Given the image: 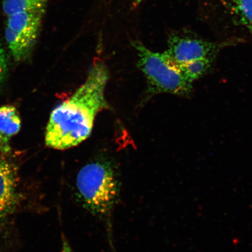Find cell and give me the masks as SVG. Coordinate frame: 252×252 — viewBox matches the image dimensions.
Segmentation results:
<instances>
[{
  "label": "cell",
  "instance_id": "5b68a950",
  "mask_svg": "<svg viewBox=\"0 0 252 252\" xmlns=\"http://www.w3.org/2000/svg\"><path fill=\"white\" fill-rule=\"evenodd\" d=\"M235 42H211L191 34L173 33L169 37L165 52L173 62L181 65L198 60H215L220 50Z\"/></svg>",
  "mask_w": 252,
  "mask_h": 252
},
{
  "label": "cell",
  "instance_id": "7a4b0ae2",
  "mask_svg": "<svg viewBox=\"0 0 252 252\" xmlns=\"http://www.w3.org/2000/svg\"><path fill=\"white\" fill-rule=\"evenodd\" d=\"M77 188L86 209L99 217L108 215L119 197L117 169L103 159L88 163L78 173Z\"/></svg>",
  "mask_w": 252,
  "mask_h": 252
},
{
  "label": "cell",
  "instance_id": "52a82bcc",
  "mask_svg": "<svg viewBox=\"0 0 252 252\" xmlns=\"http://www.w3.org/2000/svg\"><path fill=\"white\" fill-rule=\"evenodd\" d=\"M21 120L17 109L11 105L0 107V151L7 153L10 150L9 141L18 133Z\"/></svg>",
  "mask_w": 252,
  "mask_h": 252
},
{
  "label": "cell",
  "instance_id": "9c48e42d",
  "mask_svg": "<svg viewBox=\"0 0 252 252\" xmlns=\"http://www.w3.org/2000/svg\"><path fill=\"white\" fill-rule=\"evenodd\" d=\"M47 0H3L2 10L6 16L19 12H45Z\"/></svg>",
  "mask_w": 252,
  "mask_h": 252
},
{
  "label": "cell",
  "instance_id": "277c9868",
  "mask_svg": "<svg viewBox=\"0 0 252 252\" xmlns=\"http://www.w3.org/2000/svg\"><path fill=\"white\" fill-rule=\"evenodd\" d=\"M43 14L24 12L8 16L5 37L15 61H23L30 55L38 37Z\"/></svg>",
  "mask_w": 252,
  "mask_h": 252
},
{
  "label": "cell",
  "instance_id": "6da1fadb",
  "mask_svg": "<svg viewBox=\"0 0 252 252\" xmlns=\"http://www.w3.org/2000/svg\"><path fill=\"white\" fill-rule=\"evenodd\" d=\"M108 80L105 63L94 60L84 83L51 113L45 133L47 147L67 150L90 136L96 116L109 107L105 95Z\"/></svg>",
  "mask_w": 252,
  "mask_h": 252
},
{
  "label": "cell",
  "instance_id": "8992f818",
  "mask_svg": "<svg viewBox=\"0 0 252 252\" xmlns=\"http://www.w3.org/2000/svg\"><path fill=\"white\" fill-rule=\"evenodd\" d=\"M20 191L17 169L0 156V229L17 210L21 198Z\"/></svg>",
  "mask_w": 252,
  "mask_h": 252
},
{
  "label": "cell",
  "instance_id": "8fae6325",
  "mask_svg": "<svg viewBox=\"0 0 252 252\" xmlns=\"http://www.w3.org/2000/svg\"><path fill=\"white\" fill-rule=\"evenodd\" d=\"M8 68L7 59L4 47L0 42V86L4 81Z\"/></svg>",
  "mask_w": 252,
  "mask_h": 252
},
{
  "label": "cell",
  "instance_id": "30bf717a",
  "mask_svg": "<svg viewBox=\"0 0 252 252\" xmlns=\"http://www.w3.org/2000/svg\"><path fill=\"white\" fill-rule=\"evenodd\" d=\"M214 61L215 60H198L179 66L185 77L191 83H193V81L198 80L210 70Z\"/></svg>",
  "mask_w": 252,
  "mask_h": 252
},
{
  "label": "cell",
  "instance_id": "ba28073f",
  "mask_svg": "<svg viewBox=\"0 0 252 252\" xmlns=\"http://www.w3.org/2000/svg\"><path fill=\"white\" fill-rule=\"evenodd\" d=\"M235 21L252 33V0H221Z\"/></svg>",
  "mask_w": 252,
  "mask_h": 252
},
{
  "label": "cell",
  "instance_id": "3957f363",
  "mask_svg": "<svg viewBox=\"0 0 252 252\" xmlns=\"http://www.w3.org/2000/svg\"><path fill=\"white\" fill-rule=\"evenodd\" d=\"M132 44L137 50L138 67L146 78L148 98L159 94L187 96L191 93L192 83L165 52H154L138 41Z\"/></svg>",
  "mask_w": 252,
  "mask_h": 252
}]
</instances>
